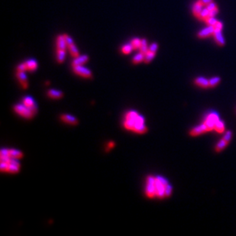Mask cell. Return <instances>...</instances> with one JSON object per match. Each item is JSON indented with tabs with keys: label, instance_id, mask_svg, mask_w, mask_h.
Here are the masks:
<instances>
[{
	"label": "cell",
	"instance_id": "6da1fadb",
	"mask_svg": "<svg viewBox=\"0 0 236 236\" xmlns=\"http://www.w3.org/2000/svg\"><path fill=\"white\" fill-rule=\"evenodd\" d=\"M124 127L128 130L132 131L139 134H143L148 131V129L145 125L144 117L134 111H130L126 113Z\"/></svg>",
	"mask_w": 236,
	"mask_h": 236
},
{
	"label": "cell",
	"instance_id": "7a4b0ae2",
	"mask_svg": "<svg viewBox=\"0 0 236 236\" xmlns=\"http://www.w3.org/2000/svg\"><path fill=\"white\" fill-rule=\"evenodd\" d=\"M168 184V182L162 177H155V192L156 197L160 199L166 197V187Z\"/></svg>",
	"mask_w": 236,
	"mask_h": 236
},
{
	"label": "cell",
	"instance_id": "3957f363",
	"mask_svg": "<svg viewBox=\"0 0 236 236\" xmlns=\"http://www.w3.org/2000/svg\"><path fill=\"white\" fill-rule=\"evenodd\" d=\"M14 110L15 112L17 113V114L22 115V117L25 118H28V119H30L33 117V115L34 114L31 109L30 108L27 107L26 106H25L24 104H18V105H15L14 106Z\"/></svg>",
	"mask_w": 236,
	"mask_h": 236
},
{
	"label": "cell",
	"instance_id": "277c9868",
	"mask_svg": "<svg viewBox=\"0 0 236 236\" xmlns=\"http://www.w3.org/2000/svg\"><path fill=\"white\" fill-rule=\"evenodd\" d=\"M145 193H146V195L149 198H154V197H156L155 177L149 176L147 178V186Z\"/></svg>",
	"mask_w": 236,
	"mask_h": 236
},
{
	"label": "cell",
	"instance_id": "5b68a950",
	"mask_svg": "<svg viewBox=\"0 0 236 236\" xmlns=\"http://www.w3.org/2000/svg\"><path fill=\"white\" fill-rule=\"evenodd\" d=\"M220 119L219 115L216 113H209V115H207V116L205 118L204 123L206 124V125L207 126V129L209 130V132L213 130L215 128V125L218 122V120Z\"/></svg>",
	"mask_w": 236,
	"mask_h": 236
},
{
	"label": "cell",
	"instance_id": "8992f818",
	"mask_svg": "<svg viewBox=\"0 0 236 236\" xmlns=\"http://www.w3.org/2000/svg\"><path fill=\"white\" fill-rule=\"evenodd\" d=\"M73 71L78 75L83 77L84 78H90L92 77V73L88 68L83 66L82 65L73 66Z\"/></svg>",
	"mask_w": 236,
	"mask_h": 236
},
{
	"label": "cell",
	"instance_id": "52a82bcc",
	"mask_svg": "<svg viewBox=\"0 0 236 236\" xmlns=\"http://www.w3.org/2000/svg\"><path fill=\"white\" fill-rule=\"evenodd\" d=\"M215 32V28L213 25H208L207 27L202 29L197 33V37L200 39H204L209 36L213 35Z\"/></svg>",
	"mask_w": 236,
	"mask_h": 236
},
{
	"label": "cell",
	"instance_id": "ba28073f",
	"mask_svg": "<svg viewBox=\"0 0 236 236\" xmlns=\"http://www.w3.org/2000/svg\"><path fill=\"white\" fill-rule=\"evenodd\" d=\"M209 132V130H208L207 126L206 125V124L203 122V123L201 124V125L193 128V129L190 131V134H191L192 136H197L202 134V133L204 132Z\"/></svg>",
	"mask_w": 236,
	"mask_h": 236
},
{
	"label": "cell",
	"instance_id": "9c48e42d",
	"mask_svg": "<svg viewBox=\"0 0 236 236\" xmlns=\"http://www.w3.org/2000/svg\"><path fill=\"white\" fill-rule=\"evenodd\" d=\"M20 164L17 159L12 158L9 164H8V172L11 174H16L19 171Z\"/></svg>",
	"mask_w": 236,
	"mask_h": 236
},
{
	"label": "cell",
	"instance_id": "30bf717a",
	"mask_svg": "<svg viewBox=\"0 0 236 236\" xmlns=\"http://www.w3.org/2000/svg\"><path fill=\"white\" fill-rule=\"evenodd\" d=\"M22 102H23V104L25 106L30 108V109H31V111H32L34 114H36L37 110H38V109H37V105H36L34 99H33L30 96L25 97V98H23V99H22Z\"/></svg>",
	"mask_w": 236,
	"mask_h": 236
},
{
	"label": "cell",
	"instance_id": "8fae6325",
	"mask_svg": "<svg viewBox=\"0 0 236 236\" xmlns=\"http://www.w3.org/2000/svg\"><path fill=\"white\" fill-rule=\"evenodd\" d=\"M204 5L203 3L202 2L201 0H197V2L193 4V8H192V12H193V15L196 17V18H198L200 12H202V9L204 8Z\"/></svg>",
	"mask_w": 236,
	"mask_h": 236
},
{
	"label": "cell",
	"instance_id": "7c38bea8",
	"mask_svg": "<svg viewBox=\"0 0 236 236\" xmlns=\"http://www.w3.org/2000/svg\"><path fill=\"white\" fill-rule=\"evenodd\" d=\"M215 41L216 43L220 47H223L225 45V38H224L223 34H222V31H215L214 34H213Z\"/></svg>",
	"mask_w": 236,
	"mask_h": 236
},
{
	"label": "cell",
	"instance_id": "4fadbf2b",
	"mask_svg": "<svg viewBox=\"0 0 236 236\" xmlns=\"http://www.w3.org/2000/svg\"><path fill=\"white\" fill-rule=\"evenodd\" d=\"M194 83H195L196 85H197L199 87L204 88V89L209 87V80L203 77H199L196 78Z\"/></svg>",
	"mask_w": 236,
	"mask_h": 236
},
{
	"label": "cell",
	"instance_id": "5bb4252c",
	"mask_svg": "<svg viewBox=\"0 0 236 236\" xmlns=\"http://www.w3.org/2000/svg\"><path fill=\"white\" fill-rule=\"evenodd\" d=\"M61 119L63 122H66L69 125H76L78 124V121H77V118L70 115H62L61 116Z\"/></svg>",
	"mask_w": 236,
	"mask_h": 236
},
{
	"label": "cell",
	"instance_id": "9a60e30c",
	"mask_svg": "<svg viewBox=\"0 0 236 236\" xmlns=\"http://www.w3.org/2000/svg\"><path fill=\"white\" fill-rule=\"evenodd\" d=\"M57 50H66L67 45H66L64 35H61V34H60V35L57 36Z\"/></svg>",
	"mask_w": 236,
	"mask_h": 236
},
{
	"label": "cell",
	"instance_id": "2e32d148",
	"mask_svg": "<svg viewBox=\"0 0 236 236\" xmlns=\"http://www.w3.org/2000/svg\"><path fill=\"white\" fill-rule=\"evenodd\" d=\"M88 59H89V57L87 55L78 56L77 57H75L74 61H73V66L84 64L85 63L87 62Z\"/></svg>",
	"mask_w": 236,
	"mask_h": 236
},
{
	"label": "cell",
	"instance_id": "e0dca14e",
	"mask_svg": "<svg viewBox=\"0 0 236 236\" xmlns=\"http://www.w3.org/2000/svg\"><path fill=\"white\" fill-rule=\"evenodd\" d=\"M17 77H18V80L21 83L22 87L24 89H26L28 87V79L27 76L25 73V72H18Z\"/></svg>",
	"mask_w": 236,
	"mask_h": 236
},
{
	"label": "cell",
	"instance_id": "ac0fdd59",
	"mask_svg": "<svg viewBox=\"0 0 236 236\" xmlns=\"http://www.w3.org/2000/svg\"><path fill=\"white\" fill-rule=\"evenodd\" d=\"M47 96L52 99H60L63 96V93L57 90H50L47 92Z\"/></svg>",
	"mask_w": 236,
	"mask_h": 236
},
{
	"label": "cell",
	"instance_id": "d6986e66",
	"mask_svg": "<svg viewBox=\"0 0 236 236\" xmlns=\"http://www.w3.org/2000/svg\"><path fill=\"white\" fill-rule=\"evenodd\" d=\"M25 64H26V66H27V70H30V71H34V70H35L37 69V66H38L37 62L33 59L28 60V61H26Z\"/></svg>",
	"mask_w": 236,
	"mask_h": 236
},
{
	"label": "cell",
	"instance_id": "ffe728a7",
	"mask_svg": "<svg viewBox=\"0 0 236 236\" xmlns=\"http://www.w3.org/2000/svg\"><path fill=\"white\" fill-rule=\"evenodd\" d=\"M209 9H208L206 7H205L202 9V12H201L200 14H199V17L197 18H198L199 20H200V21H203L204 22V21H205L207 18H209Z\"/></svg>",
	"mask_w": 236,
	"mask_h": 236
},
{
	"label": "cell",
	"instance_id": "44dd1931",
	"mask_svg": "<svg viewBox=\"0 0 236 236\" xmlns=\"http://www.w3.org/2000/svg\"><path fill=\"white\" fill-rule=\"evenodd\" d=\"M214 130L216 131L217 132H218V133H222V132H223L224 131H225V124H224V122H222V120L219 119L218 122L216 123V125H215Z\"/></svg>",
	"mask_w": 236,
	"mask_h": 236
},
{
	"label": "cell",
	"instance_id": "7402d4cb",
	"mask_svg": "<svg viewBox=\"0 0 236 236\" xmlns=\"http://www.w3.org/2000/svg\"><path fill=\"white\" fill-rule=\"evenodd\" d=\"M9 155L12 158H15V159H19L22 158L23 157V154L19 151L14 150V149H11L9 150Z\"/></svg>",
	"mask_w": 236,
	"mask_h": 236
},
{
	"label": "cell",
	"instance_id": "603a6c76",
	"mask_svg": "<svg viewBox=\"0 0 236 236\" xmlns=\"http://www.w3.org/2000/svg\"><path fill=\"white\" fill-rule=\"evenodd\" d=\"M228 144H229V142L222 138V139L220 140V141L218 142V144H217L216 147V151H222L223 149L225 148V147L227 146Z\"/></svg>",
	"mask_w": 236,
	"mask_h": 236
},
{
	"label": "cell",
	"instance_id": "cb8c5ba5",
	"mask_svg": "<svg viewBox=\"0 0 236 236\" xmlns=\"http://www.w3.org/2000/svg\"><path fill=\"white\" fill-rule=\"evenodd\" d=\"M144 60H145V54L143 53L140 52V53L137 54L133 57L132 63L134 64H138L141 63V61H144Z\"/></svg>",
	"mask_w": 236,
	"mask_h": 236
},
{
	"label": "cell",
	"instance_id": "d4e9b609",
	"mask_svg": "<svg viewBox=\"0 0 236 236\" xmlns=\"http://www.w3.org/2000/svg\"><path fill=\"white\" fill-rule=\"evenodd\" d=\"M139 49H140V52L143 53L145 55V54H147L148 51L149 50V47H148V42H147V40L145 39V38L141 39V45Z\"/></svg>",
	"mask_w": 236,
	"mask_h": 236
},
{
	"label": "cell",
	"instance_id": "484cf974",
	"mask_svg": "<svg viewBox=\"0 0 236 236\" xmlns=\"http://www.w3.org/2000/svg\"><path fill=\"white\" fill-rule=\"evenodd\" d=\"M155 54H156V52H153V51H151V50H148V53H147V54H145V60H144L145 63H146V64H148V63H150L152 60L154 59V56H155Z\"/></svg>",
	"mask_w": 236,
	"mask_h": 236
},
{
	"label": "cell",
	"instance_id": "4316f807",
	"mask_svg": "<svg viewBox=\"0 0 236 236\" xmlns=\"http://www.w3.org/2000/svg\"><path fill=\"white\" fill-rule=\"evenodd\" d=\"M134 50V47H133L132 45V44H126V45H123L122 47V52L123 54H130L131 52L132 51Z\"/></svg>",
	"mask_w": 236,
	"mask_h": 236
},
{
	"label": "cell",
	"instance_id": "83f0119b",
	"mask_svg": "<svg viewBox=\"0 0 236 236\" xmlns=\"http://www.w3.org/2000/svg\"><path fill=\"white\" fill-rule=\"evenodd\" d=\"M221 81V79L218 77H212L211 79H209V87H214L216 85H218Z\"/></svg>",
	"mask_w": 236,
	"mask_h": 236
},
{
	"label": "cell",
	"instance_id": "f1b7e54d",
	"mask_svg": "<svg viewBox=\"0 0 236 236\" xmlns=\"http://www.w3.org/2000/svg\"><path fill=\"white\" fill-rule=\"evenodd\" d=\"M65 50H57V61L58 63H63L65 59Z\"/></svg>",
	"mask_w": 236,
	"mask_h": 236
},
{
	"label": "cell",
	"instance_id": "f546056e",
	"mask_svg": "<svg viewBox=\"0 0 236 236\" xmlns=\"http://www.w3.org/2000/svg\"><path fill=\"white\" fill-rule=\"evenodd\" d=\"M68 48L70 50V54L73 57H77L79 56V50L75 45H73L71 46L68 47Z\"/></svg>",
	"mask_w": 236,
	"mask_h": 236
},
{
	"label": "cell",
	"instance_id": "4dcf8cb0",
	"mask_svg": "<svg viewBox=\"0 0 236 236\" xmlns=\"http://www.w3.org/2000/svg\"><path fill=\"white\" fill-rule=\"evenodd\" d=\"M131 44L132 45L134 49L140 48V47H141V40L138 38H134L132 40V41H131Z\"/></svg>",
	"mask_w": 236,
	"mask_h": 236
},
{
	"label": "cell",
	"instance_id": "1f68e13d",
	"mask_svg": "<svg viewBox=\"0 0 236 236\" xmlns=\"http://www.w3.org/2000/svg\"><path fill=\"white\" fill-rule=\"evenodd\" d=\"M204 22H206L208 25H213V26H214V25L216 24V22H218V20L216 19L215 17H209V18H206Z\"/></svg>",
	"mask_w": 236,
	"mask_h": 236
},
{
	"label": "cell",
	"instance_id": "d6a6232c",
	"mask_svg": "<svg viewBox=\"0 0 236 236\" xmlns=\"http://www.w3.org/2000/svg\"><path fill=\"white\" fill-rule=\"evenodd\" d=\"M64 38H65V40H66V45H67V47H70V46H71V45H74L73 40L71 38H70V36L67 35V34H64Z\"/></svg>",
	"mask_w": 236,
	"mask_h": 236
},
{
	"label": "cell",
	"instance_id": "836d02e7",
	"mask_svg": "<svg viewBox=\"0 0 236 236\" xmlns=\"http://www.w3.org/2000/svg\"><path fill=\"white\" fill-rule=\"evenodd\" d=\"M17 70H18V72H25V70H28L25 63H22V64L18 65V67H17Z\"/></svg>",
	"mask_w": 236,
	"mask_h": 236
},
{
	"label": "cell",
	"instance_id": "e575fe53",
	"mask_svg": "<svg viewBox=\"0 0 236 236\" xmlns=\"http://www.w3.org/2000/svg\"><path fill=\"white\" fill-rule=\"evenodd\" d=\"M215 28V31H222V28H223V24H222V22H216V24L214 25Z\"/></svg>",
	"mask_w": 236,
	"mask_h": 236
},
{
	"label": "cell",
	"instance_id": "d590c367",
	"mask_svg": "<svg viewBox=\"0 0 236 236\" xmlns=\"http://www.w3.org/2000/svg\"><path fill=\"white\" fill-rule=\"evenodd\" d=\"M232 132H230V131H228V132H225V135H224V137L222 138H223V139H225L226 141H228V142H229L231 140V138H232Z\"/></svg>",
	"mask_w": 236,
	"mask_h": 236
},
{
	"label": "cell",
	"instance_id": "8d00e7d4",
	"mask_svg": "<svg viewBox=\"0 0 236 236\" xmlns=\"http://www.w3.org/2000/svg\"><path fill=\"white\" fill-rule=\"evenodd\" d=\"M206 8H207L208 9H209V11H212V10H213V9H216L218 6H217V5L216 3H215L214 2H210L209 4H208L207 6H206Z\"/></svg>",
	"mask_w": 236,
	"mask_h": 236
},
{
	"label": "cell",
	"instance_id": "74e56055",
	"mask_svg": "<svg viewBox=\"0 0 236 236\" xmlns=\"http://www.w3.org/2000/svg\"><path fill=\"white\" fill-rule=\"evenodd\" d=\"M165 193H166V197H169L172 193V186H170V184H167L166 187V191H165Z\"/></svg>",
	"mask_w": 236,
	"mask_h": 236
},
{
	"label": "cell",
	"instance_id": "f35d334b",
	"mask_svg": "<svg viewBox=\"0 0 236 236\" xmlns=\"http://www.w3.org/2000/svg\"><path fill=\"white\" fill-rule=\"evenodd\" d=\"M157 49H158V45L157 43H153L150 45L149 47V50L153 52H157Z\"/></svg>",
	"mask_w": 236,
	"mask_h": 236
},
{
	"label": "cell",
	"instance_id": "ab89813d",
	"mask_svg": "<svg viewBox=\"0 0 236 236\" xmlns=\"http://www.w3.org/2000/svg\"><path fill=\"white\" fill-rule=\"evenodd\" d=\"M0 157H10L9 155V150L7 149H2L0 153Z\"/></svg>",
	"mask_w": 236,
	"mask_h": 236
},
{
	"label": "cell",
	"instance_id": "60d3db41",
	"mask_svg": "<svg viewBox=\"0 0 236 236\" xmlns=\"http://www.w3.org/2000/svg\"><path fill=\"white\" fill-rule=\"evenodd\" d=\"M0 169H1V171H2V172H8V164L2 163V162H1Z\"/></svg>",
	"mask_w": 236,
	"mask_h": 236
},
{
	"label": "cell",
	"instance_id": "b9f144b4",
	"mask_svg": "<svg viewBox=\"0 0 236 236\" xmlns=\"http://www.w3.org/2000/svg\"><path fill=\"white\" fill-rule=\"evenodd\" d=\"M202 1V2L203 3V5L205 6H206L208 5V4H209L210 2H213V0H201Z\"/></svg>",
	"mask_w": 236,
	"mask_h": 236
},
{
	"label": "cell",
	"instance_id": "7bdbcfd3",
	"mask_svg": "<svg viewBox=\"0 0 236 236\" xmlns=\"http://www.w3.org/2000/svg\"><path fill=\"white\" fill-rule=\"evenodd\" d=\"M114 146V143H113V142H111V143L109 144V147L111 148H113V147Z\"/></svg>",
	"mask_w": 236,
	"mask_h": 236
}]
</instances>
